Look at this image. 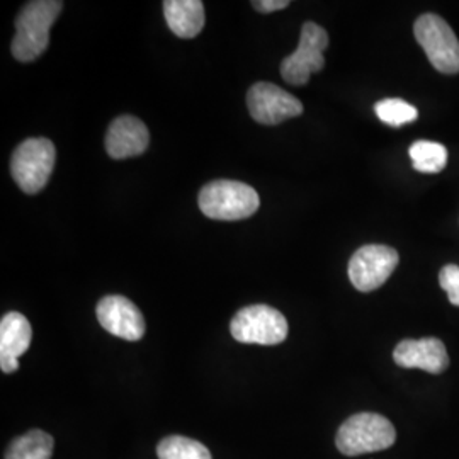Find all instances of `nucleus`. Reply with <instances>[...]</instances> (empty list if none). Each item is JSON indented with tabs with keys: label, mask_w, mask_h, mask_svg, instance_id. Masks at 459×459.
<instances>
[{
	"label": "nucleus",
	"mask_w": 459,
	"mask_h": 459,
	"mask_svg": "<svg viewBox=\"0 0 459 459\" xmlns=\"http://www.w3.org/2000/svg\"><path fill=\"white\" fill-rule=\"evenodd\" d=\"M64 4L58 0H34L24 5L16 21L13 55L19 62H33L49 45V28L60 16Z\"/></svg>",
	"instance_id": "1"
},
{
	"label": "nucleus",
	"mask_w": 459,
	"mask_h": 459,
	"mask_svg": "<svg viewBox=\"0 0 459 459\" xmlns=\"http://www.w3.org/2000/svg\"><path fill=\"white\" fill-rule=\"evenodd\" d=\"M396 439L394 427L377 413H356L339 429L335 444L345 456H359L392 447Z\"/></svg>",
	"instance_id": "2"
},
{
	"label": "nucleus",
	"mask_w": 459,
	"mask_h": 459,
	"mask_svg": "<svg viewBox=\"0 0 459 459\" xmlns=\"http://www.w3.org/2000/svg\"><path fill=\"white\" fill-rule=\"evenodd\" d=\"M261 199L254 187L238 181H213L199 193V208L208 218L221 221L244 220L259 210Z\"/></svg>",
	"instance_id": "3"
},
{
	"label": "nucleus",
	"mask_w": 459,
	"mask_h": 459,
	"mask_svg": "<svg viewBox=\"0 0 459 459\" xmlns=\"http://www.w3.org/2000/svg\"><path fill=\"white\" fill-rule=\"evenodd\" d=\"M413 34L437 72L446 75L459 74L458 38L443 17L436 14L419 17L413 24Z\"/></svg>",
	"instance_id": "4"
},
{
	"label": "nucleus",
	"mask_w": 459,
	"mask_h": 459,
	"mask_svg": "<svg viewBox=\"0 0 459 459\" xmlns=\"http://www.w3.org/2000/svg\"><path fill=\"white\" fill-rule=\"evenodd\" d=\"M56 152L47 138H30L22 142L11 160V174L26 195L39 193L53 172Z\"/></svg>",
	"instance_id": "5"
},
{
	"label": "nucleus",
	"mask_w": 459,
	"mask_h": 459,
	"mask_svg": "<svg viewBox=\"0 0 459 459\" xmlns=\"http://www.w3.org/2000/svg\"><path fill=\"white\" fill-rule=\"evenodd\" d=\"M230 332L242 344L278 345L288 337V322L273 307L252 305L233 316Z\"/></svg>",
	"instance_id": "6"
},
{
	"label": "nucleus",
	"mask_w": 459,
	"mask_h": 459,
	"mask_svg": "<svg viewBox=\"0 0 459 459\" xmlns=\"http://www.w3.org/2000/svg\"><path fill=\"white\" fill-rule=\"evenodd\" d=\"M327 47V31L315 22H305L301 28L298 48L281 64L282 79L291 85L308 83L312 74L320 72L325 66L324 51Z\"/></svg>",
	"instance_id": "7"
},
{
	"label": "nucleus",
	"mask_w": 459,
	"mask_h": 459,
	"mask_svg": "<svg viewBox=\"0 0 459 459\" xmlns=\"http://www.w3.org/2000/svg\"><path fill=\"white\" fill-rule=\"evenodd\" d=\"M398 261L400 257L394 247L377 244L361 247L349 261V279L361 293L375 291L394 274Z\"/></svg>",
	"instance_id": "8"
},
{
	"label": "nucleus",
	"mask_w": 459,
	"mask_h": 459,
	"mask_svg": "<svg viewBox=\"0 0 459 459\" xmlns=\"http://www.w3.org/2000/svg\"><path fill=\"white\" fill-rule=\"evenodd\" d=\"M250 116L261 125H279L303 113V104L278 85L259 82L250 87L247 94Z\"/></svg>",
	"instance_id": "9"
},
{
	"label": "nucleus",
	"mask_w": 459,
	"mask_h": 459,
	"mask_svg": "<svg viewBox=\"0 0 459 459\" xmlns=\"http://www.w3.org/2000/svg\"><path fill=\"white\" fill-rule=\"evenodd\" d=\"M98 320L111 335L125 341H140L145 335V318L128 298L111 295L98 305Z\"/></svg>",
	"instance_id": "10"
},
{
	"label": "nucleus",
	"mask_w": 459,
	"mask_h": 459,
	"mask_svg": "<svg viewBox=\"0 0 459 459\" xmlns=\"http://www.w3.org/2000/svg\"><path fill=\"white\" fill-rule=\"evenodd\" d=\"M394 359L400 368L422 369L430 375H441L449 366L446 345L436 337L402 341L394 347Z\"/></svg>",
	"instance_id": "11"
},
{
	"label": "nucleus",
	"mask_w": 459,
	"mask_h": 459,
	"mask_svg": "<svg viewBox=\"0 0 459 459\" xmlns=\"http://www.w3.org/2000/svg\"><path fill=\"white\" fill-rule=\"evenodd\" d=\"M148 143L150 134L147 126L134 116L116 117L106 134V152L115 160L142 155L147 150Z\"/></svg>",
	"instance_id": "12"
},
{
	"label": "nucleus",
	"mask_w": 459,
	"mask_h": 459,
	"mask_svg": "<svg viewBox=\"0 0 459 459\" xmlns=\"http://www.w3.org/2000/svg\"><path fill=\"white\" fill-rule=\"evenodd\" d=\"M164 14L170 31L189 39L204 28V4L201 0H165Z\"/></svg>",
	"instance_id": "13"
},
{
	"label": "nucleus",
	"mask_w": 459,
	"mask_h": 459,
	"mask_svg": "<svg viewBox=\"0 0 459 459\" xmlns=\"http://www.w3.org/2000/svg\"><path fill=\"white\" fill-rule=\"evenodd\" d=\"M33 328L21 313L11 312L0 322V358L19 359L31 345Z\"/></svg>",
	"instance_id": "14"
},
{
	"label": "nucleus",
	"mask_w": 459,
	"mask_h": 459,
	"mask_svg": "<svg viewBox=\"0 0 459 459\" xmlns=\"http://www.w3.org/2000/svg\"><path fill=\"white\" fill-rule=\"evenodd\" d=\"M53 437L45 430L33 429L16 437L5 451V459H51Z\"/></svg>",
	"instance_id": "15"
},
{
	"label": "nucleus",
	"mask_w": 459,
	"mask_h": 459,
	"mask_svg": "<svg viewBox=\"0 0 459 459\" xmlns=\"http://www.w3.org/2000/svg\"><path fill=\"white\" fill-rule=\"evenodd\" d=\"M409 153L413 169L422 174H437L447 165V148L437 142L419 140L411 143Z\"/></svg>",
	"instance_id": "16"
},
{
	"label": "nucleus",
	"mask_w": 459,
	"mask_h": 459,
	"mask_svg": "<svg viewBox=\"0 0 459 459\" xmlns=\"http://www.w3.org/2000/svg\"><path fill=\"white\" fill-rule=\"evenodd\" d=\"M159 459H213L210 449L204 444L184 437L169 436L157 446Z\"/></svg>",
	"instance_id": "17"
},
{
	"label": "nucleus",
	"mask_w": 459,
	"mask_h": 459,
	"mask_svg": "<svg viewBox=\"0 0 459 459\" xmlns=\"http://www.w3.org/2000/svg\"><path fill=\"white\" fill-rule=\"evenodd\" d=\"M375 113L385 125L394 128L413 123L419 117L417 108H413L403 99H383L377 102Z\"/></svg>",
	"instance_id": "18"
},
{
	"label": "nucleus",
	"mask_w": 459,
	"mask_h": 459,
	"mask_svg": "<svg viewBox=\"0 0 459 459\" xmlns=\"http://www.w3.org/2000/svg\"><path fill=\"white\" fill-rule=\"evenodd\" d=\"M439 284L447 293L449 301L455 307H459V265H455V264L444 265L439 273Z\"/></svg>",
	"instance_id": "19"
},
{
	"label": "nucleus",
	"mask_w": 459,
	"mask_h": 459,
	"mask_svg": "<svg viewBox=\"0 0 459 459\" xmlns=\"http://www.w3.org/2000/svg\"><path fill=\"white\" fill-rule=\"evenodd\" d=\"M290 5V0H254L252 7L259 13H276V11H282Z\"/></svg>",
	"instance_id": "20"
},
{
	"label": "nucleus",
	"mask_w": 459,
	"mask_h": 459,
	"mask_svg": "<svg viewBox=\"0 0 459 459\" xmlns=\"http://www.w3.org/2000/svg\"><path fill=\"white\" fill-rule=\"evenodd\" d=\"M0 368H2V373L11 375L19 369V361L14 358H0Z\"/></svg>",
	"instance_id": "21"
}]
</instances>
